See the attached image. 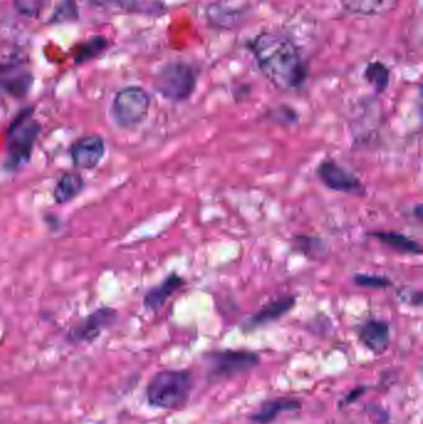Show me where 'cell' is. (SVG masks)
<instances>
[{"label":"cell","instance_id":"7402d4cb","mask_svg":"<svg viewBox=\"0 0 423 424\" xmlns=\"http://www.w3.org/2000/svg\"><path fill=\"white\" fill-rule=\"evenodd\" d=\"M76 18H77V6L75 0H64L60 6L56 9L54 20H75Z\"/></svg>","mask_w":423,"mask_h":424},{"label":"cell","instance_id":"484cf974","mask_svg":"<svg viewBox=\"0 0 423 424\" xmlns=\"http://www.w3.org/2000/svg\"><path fill=\"white\" fill-rule=\"evenodd\" d=\"M413 215L418 218V221H422L423 208L422 204H417V206L413 208Z\"/></svg>","mask_w":423,"mask_h":424},{"label":"cell","instance_id":"8fae6325","mask_svg":"<svg viewBox=\"0 0 423 424\" xmlns=\"http://www.w3.org/2000/svg\"><path fill=\"white\" fill-rule=\"evenodd\" d=\"M390 325L383 320L371 319L361 325L359 338L373 353H385L390 345Z\"/></svg>","mask_w":423,"mask_h":424},{"label":"cell","instance_id":"4316f807","mask_svg":"<svg viewBox=\"0 0 423 424\" xmlns=\"http://www.w3.org/2000/svg\"><path fill=\"white\" fill-rule=\"evenodd\" d=\"M88 1H91L92 4H96V6H106V4H110L112 0H88Z\"/></svg>","mask_w":423,"mask_h":424},{"label":"cell","instance_id":"9a60e30c","mask_svg":"<svg viewBox=\"0 0 423 424\" xmlns=\"http://www.w3.org/2000/svg\"><path fill=\"white\" fill-rule=\"evenodd\" d=\"M299 408H301V404L297 399L279 397L265 402L257 412L252 414L251 418L256 423L268 424L277 418L278 414Z\"/></svg>","mask_w":423,"mask_h":424},{"label":"cell","instance_id":"5b68a950","mask_svg":"<svg viewBox=\"0 0 423 424\" xmlns=\"http://www.w3.org/2000/svg\"><path fill=\"white\" fill-rule=\"evenodd\" d=\"M151 108V96L141 87L129 86L117 93L111 107V114L117 124L131 128L146 119Z\"/></svg>","mask_w":423,"mask_h":424},{"label":"cell","instance_id":"7c38bea8","mask_svg":"<svg viewBox=\"0 0 423 424\" xmlns=\"http://www.w3.org/2000/svg\"><path fill=\"white\" fill-rule=\"evenodd\" d=\"M184 283L185 281L179 274L172 273L159 285H156V288L151 289L146 293L144 297V307L151 312H158L173 294L182 288Z\"/></svg>","mask_w":423,"mask_h":424},{"label":"cell","instance_id":"d4e9b609","mask_svg":"<svg viewBox=\"0 0 423 424\" xmlns=\"http://www.w3.org/2000/svg\"><path fill=\"white\" fill-rule=\"evenodd\" d=\"M272 118L283 124H294L297 122V113L288 107H279L273 111Z\"/></svg>","mask_w":423,"mask_h":424},{"label":"cell","instance_id":"3957f363","mask_svg":"<svg viewBox=\"0 0 423 424\" xmlns=\"http://www.w3.org/2000/svg\"><path fill=\"white\" fill-rule=\"evenodd\" d=\"M31 108H26L11 122L6 131V167L9 170H16L29 162L41 126L31 119Z\"/></svg>","mask_w":423,"mask_h":424},{"label":"cell","instance_id":"9c48e42d","mask_svg":"<svg viewBox=\"0 0 423 424\" xmlns=\"http://www.w3.org/2000/svg\"><path fill=\"white\" fill-rule=\"evenodd\" d=\"M106 152V144L101 136H82L71 146L70 153L72 162L80 169H93L96 167Z\"/></svg>","mask_w":423,"mask_h":424},{"label":"cell","instance_id":"44dd1931","mask_svg":"<svg viewBox=\"0 0 423 424\" xmlns=\"http://www.w3.org/2000/svg\"><path fill=\"white\" fill-rule=\"evenodd\" d=\"M354 283L361 288L368 289H386L393 285L390 278L376 274H355Z\"/></svg>","mask_w":423,"mask_h":424},{"label":"cell","instance_id":"cb8c5ba5","mask_svg":"<svg viewBox=\"0 0 423 424\" xmlns=\"http://www.w3.org/2000/svg\"><path fill=\"white\" fill-rule=\"evenodd\" d=\"M398 298L402 303L410 304L413 307H421L422 305V293L417 289L401 288L398 292Z\"/></svg>","mask_w":423,"mask_h":424},{"label":"cell","instance_id":"2e32d148","mask_svg":"<svg viewBox=\"0 0 423 424\" xmlns=\"http://www.w3.org/2000/svg\"><path fill=\"white\" fill-rule=\"evenodd\" d=\"M83 189V179L75 172H65L54 189V199L57 204H67L80 195Z\"/></svg>","mask_w":423,"mask_h":424},{"label":"cell","instance_id":"4fadbf2b","mask_svg":"<svg viewBox=\"0 0 423 424\" xmlns=\"http://www.w3.org/2000/svg\"><path fill=\"white\" fill-rule=\"evenodd\" d=\"M345 11L359 16H381L393 11L398 0H339Z\"/></svg>","mask_w":423,"mask_h":424},{"label":"cell","instance_id":"603a6c76","mask_svg":"<svg viewBox=\"0 0 423 424\" xmlns=\"http://www.w3.org/2000/svg\"><path fill=\"white\" fill-rule=\"evenodd\" d=\"M45 0H16V9L23 16H39Z\"/></svg>","mask_w":423,"mask_h":424},{"label":"cell","instance_id":"6da1fadb","mask_svg":"<svg viewBox=\"0 0 423 424\" xmlns=\"http://www.w3.org/2000/svg\"><path fill=\"white\" fill-rule=\"evenodd\" d=\"M251 50L263 76L282 91L299 90L307 80V66L292 41L273 33H262Z\"/></svg>","mask_w":423,"mask_h":424},{"label":"cell","instance_id":"d6986e66","mask_svg":"<svg viewBox=\"0 0 423 424\" xmlns=\"http://www.w3.org/2000/svg\"><path fill=\"white\" fill-rule=\"evenodd\" d=\"M107 46H108V40L106 37H101V36L92 37L91 40L82 44L79 47V50L76 51V64H83L86 61L92 60L93 57L100 55L102 51L106 50Z\"/></svg>","mask_w":423,"mask_h":424},{"label":"cell","instance_id":"30bf717a","mask_svg":"<svg viewBox=\"0 0 423 424\" xmlns=\"http://www.w3.org/2000/svg\"><path fill=\"white\" fill-rule=\"evenodd\" d=\"M294 305H296V297L293 295L276 299L247 319L242 329L246 331H251L253 329L276 322L278 319L282 318L283 315L289 313L294 308Z\"/></svg>","mask_w":423,"mask_h":424},{"label":"cell","instance_id":"ffe728a7","mask_svg":"<svg viewBox=\"0 0 423 424\" xmlns=\"http://www.w3.org/2000/svg\"><path fill=\"white\" fill-rule=\"evenodd\" d=\"M31 81H33V77L29 73H23L19 76L13 77L9 78L4 82V88L8 93H11V96L21 97L25 96L29 88L31 86Z\"/></svg>","mask_w":423,"mask_h":424},{"label":"cell","instance_id":"ac0fdd59","mask_svg":"<svg viewBox=\"0 0 423 424\" xmlns=\"http://www.w3.org/2000/svg\"><path fill=\"white\" fill-rule=\"evenodd\" d=\"M296 246L303 254L312 259L322 258L329 251L325 241L312 236H298L296 237Z\"/></svg>","mask_w":423,"mask_h":424},{"label":"cell","instance_id":"5bb4252c","mask_svg":"<svg viewBox=\"0 0 423 424\" xmlns=\"http://www.w3.org/2000/svg\"><path fill=\"white\" fill-rule=\"evenodd\" d=\"M370 236L378 238L380 242L398 253L419 256L423 252L422 246L416 240L396 231H375L370 233Z\"/></svg>","mask_w":423,"mask_h":424},{"label":"cell","instance_id":"e0dca14e","mask_svg":"<svg viewBox=\"0 0 423 424\" xmlns=\"http://www.w3.org/2000/svg\"><path fill=\"white\" fill-rule=\"evenodd\" d=\"M364 77L376 93H383L388 90L390 83V71L383 62L380 61L370 62L365 69Z\"/></svg>","mask_w":423,"mask_h":424},{"label":"cell","instance_id":"7a4b0ae2","mask_svg":"<svg viewBox=\"0 0 423 424\" xmlns=\"http://www.w3.org/2000/svg\"><path fill=\"white\" fill-rule=\"evenodd\" d=\"M192 386L190 372L185 370H164L154 375L146 384V401L156 408H182L187 404Z\"/></svg>","mask_w":423,"mask_h":424},{"label":"cell","instance_id":"277c9868","mask_svg":"<svg viewBox=\"0 0 423 424\" xmlns=\"http://www.w3.org/2000/svg\"><path fill=\"white\" fill-rule=\"evenodd\" d=\"M197 73L184 62H170L164 66L154 80L156 92L172 102H182L197 88Z\"/></svg>","mask_w":423,"mask_h":424},{"label":"cell","instance_id":"8992f818","mask_svg":"<svg viewBox=\"0 0 423 424\" xmlns=\"http://www.w3.org/2000/svg\"><path fill=\"white\" fill-rule=\"evenodd\" d=\"M210 376L225 379L247 371L260 363L257 353L247 350H222L207 355Z\"/></svg>","mask_w":423,"mask_h":424},{"label":"cell","instance_id":"83f0119b","mask_svg":"<svg viewBox=\"0 0 423 424\" xmlns=\"http://www.w3.org/2000/svg\"><path fill=\"white\" fill-rule=\"evenodd\" d=\"M364 391H365V389H355V394H363ZM350 396H354L353 392H352V394H350ZM359 396H355V397H350V399H348V402H352V401H353V399H358Z\"/></svg>","mask_w":423,"mask_h":424},{"label":"cell","instance_id":"52a82bcc","mask_svg":"<svg viewBox=\"0 0 423 424\" xmlns=\"http://www.w3.org/2000/svg\"><path fill=\"white\" fill-rule=\"evenodd\" d=\"M317 174L323 185L327 187L329 190L352 195L365 194V187L363 182H360V179L347 167L340 165L337 160H323L318 167Z\"/></svg>","mask_w":423,"mask_h":424},{"label":"cell","instance_id":"ba28073f","mask_svg":"<svg viewBox=\"0 0 423 424\" xmlns=\"http://www.w3.org/2000/svg\"><path fill=\"white\" fill-rule=\"evenodd\" d=\"M116 320V310L98 309L76 325L69 334V338L72 343H93L106 329L111 328Z\"/></svg>","mask_w":423,"mask_h":424}]
</instances>
